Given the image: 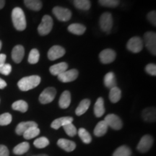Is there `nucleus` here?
I'll return each instance as SVG.
<instances>
[{"mask_svg":"<svg viewBox=\"0 0 156 156\" xmlns=\"http://www.w3.org/2000/svg\"><path fill=\"white\" fill-rule=\"evenodd\" d=\"M71 103V94L70 92L68 90H65L62 93V94L60 96L59 101H58V105L60 108L65 109L67 108L69 106Z\"/></svg>","mask_w":156,"mask_h":156,"instance_id":"6ab92c4d","label":"nucleus"},{"mask_svg":"<svg viewBox=\"0 0 156 156\" xmlns=\"http://www.w3.org/2000/svg\"><path fill=\"white\" fill-rule=\"evenodd\" d=\"M121 97H122V91L118 87H112L111 89L110 93H109V99H110L111 102L114 103L119 102V101L121 99Z\"/></svg>","mask_w":156,"mask_h":156,"instance_id":"bb28decb","label":"nucleus"},{"mask_svg":"<svg viewBox=\"0 0 156 156\" xmlns=\"http://www.w3.org/2000/svg\"><path fill=\"white\" fill-rule=\"evenodd\" d=\"M6 58H7V56H6L5 54H0V66L3 65L4 64H5Z\"/></svg>","mask_w":156,"mask_h":156,"instance_id":"37998d69","label":"nucleus"},{"mask_svg":"<svg viewBox=\"0 0 156 156\" xmlns=\"http://www.w3.org/2000/svg\"><path fill=\"white\" fill-rule=\"evenodd\" d=\"M105 112H106V109H105L104 107V101H103L102 98L100 97L98 98V100L95 103L94 114L95 116L99 118V117H101L105 114Z\"/></svg>","mask_w":156,"mask_h":156,"instance_id":"412c9836","label":"nucleus"},{"mask_svg":"<svg viewBox=\"0 0 156 156\" xmlns=\"http://www.w3.org/2000/svg\"><path fill=\"white\" fill-rule=\"evenodd\" d=\"M34 156H48L47 155H46V154H40V155H34Z\"/></svg>","mask_w":156,"mask_h":156,"instance_id":"49530a36","label":"nucleus"},{"mask_svg":"<svg viewBox=\"0 0 156 156\" xmlns=\"http://www.w3.org/2000/svg\"><path fill=\"white\" fill-rule=\"evenodd\" d=\"M143 44L145 45L146 48L153 55L156 54V34L155 32L145 33L143 38Z\"/></svg>","mask_w":156,"mask_h":156,"instance_id":"20e7f679","label":"nucleus"},{"mask_svg":"<svg viewBox=\"0 0 156 156\" xmlns=\"http://www.w3.org/2000/svg\"><path fill=\"white\" fill-rule=\"evenodd\" d=\"M12 120V115L9 113L0 115V126H7L9 124Z\"/></svg>","mask_w":156,"mask_h":156,"instance_id":"4c0bfd02","label":"nucleus"},{"mask_svg":"<svg viewBox=\"0 0 156 156\" xmlns=\"http://www.w3.org/2000/svg\"><path fill=\"white\" fill-rule=\"evenodd\" d=\"M41 83V77L38 75H31L22 78L17 83V86L22 91H28L36 87Z\"/></svg>","mask_w":156,"mask_h":156,"instance_id":"f03ea898","label":"nucleus"},{"mask_svg":"<svg viewBox=\"0 0 156 156\" xmlns=\"http://www.w3.org/2000/svg\"><path fill=\"white\" fill-rule=\"evenodd\" d=\"M104 85L105 86L108 88L112 89V87H116L117 82L116 80V77L114 73H107L104 77Z\"/></svg>","mask_w":156,"mask_h":156,"instance_id":"b1692460","label":"nucleus"},{"mask_svg":"<svg viewBox=\"0 0 156 156\" xmlns=\"http://www.w3.org/2000/svg\"><path fill=\"white\" fill-rule=\"evenodd\" d=\"M56 94V90L54 87H47L41 93L39 96V101L42 104H47L54 101Z\"/></svg>","mask_w":156,"mask_h":156,"instance_id":"6e6552de","label":"nucleus"},{"mask_svg":"<svg viewBox=\"0 0 156 156\" xmlns=\"http://www.w3.org/2000/svg\"><path fill=\"white\" fill-rule=\"evenodd\" d=\"M6 86H7V83L2 78H0V89H4Z\"/></svg>","mask_w":156,"mask_h":156,"instance_id":"c03bdc74","label":"nucleus"},{"mask_svg":"<svg viewBox=\"0 0 156 156\" xmlns=\"http://www.w3.org/2000/svg\"><path fill=\"white\" fill-rule=\"evenodd\" d=\"M153 144V138L151 135L143 136L137 145V150L140 153H146L151 149Z\"/></svg>","mask_w":156,"mask_h":156,"instance_id":"9d476101","label":"nucleus"},{"mask_svg":"<svg viewBox=\"0 0 156 156\" xmlns=\"http://www.w3.org/2000/svg\"><path fill=\"white\" fill-rule=\"evenodd\" d=\"M53 19L49 15H46L43 17L41 23L38 27V32L41 36H46L53 28Z\"/></svg>","mask_w":156,"mask_h":156,"instance_id":"7ed1b4c3","label":"nucleus"},{"mask_svg":"<svg viewBox=\"0 0 156 156\" xmlns=\"http://www.w3.org/2000/svg\"><path fill=\"white\" fill-rule=\"evenodd\" d=\"M68 68V64L66 62H61V63H58L54 65H52L50 67L49 71L53 75H59L60 74L64 73L67 71Z\"/></svg>","mask_w":156,"mask_h":156,"instance_id":"a211bd4d","label":"nucleus"},{"mask_svg":"<svg viewBox=\"0 0 156 156\" xmlns=\"http://www.w3.org/2000/svg\"><path fill=\"white\" fill-rule=\"evenodd\" d=\"M25 55L24 47L21 45H17L12 51V58L15 63H20Z\"/></svg>","mask_w":156,"mask_h":156,"instance_id":"4468645a","label":"nucleus"},{"mask_svg":"<svg viewBox=\"0 0 156 156\" xmlns=\"http://www.w3.org/2000/svg\"><path fill=\"white\" fill-rule=\"evenodd\" d=\"M65 49L63 47L56 45V46H52L48 50V58L51 61H54V60L58 59V58L62 57L65 54Z\"/></svg>","mask_w":156,"mask_h":156,"instance_id":"ddd939ff","label":"nucleus"},{"mask_svg":"<svg viewBox=\"0 0 156 156\" xmlns=\"http://www.w3.org/2000/svg\"><path fill=\"white\" fill-rule=\"evenodd\" d=\"M147 18L152 25H155V26L156 25V12L155 10L150 12L147 15Z\"/></svg>","mask_w":156,"mask_h":156,"instance_id":"a19ab883","label":"nucleus"},{"mask_svg":"<svg viewBox=\"0 0 156 156\" xmlns=\"http://www.w3.org/2000/svg\"><path fill=\"white\" fill-rule=\"evenodd\" d=\"M39 57H40L39 51L36 49V48H34V49L30 51V54H29L28 62L32 64L38 63L39 61Z\"/></svg>","mask_w":156,"mask_h":156,"instance_id":"f704fd0d","label":"nucleus"},{"mask_svg":"<svg viewBox=\"0 0 156 156\" xmlns=\"http://www.w3.org/2000/svg\"><path fill=\"white\" fill-rule=\"evenodd\" d=\"M116 56V52L114 50L106 48L101 52L99 54V58L103 64H110L114 61Z\"/></svg>","mask_w":156,"mask_h":156,"instance_id":"f8f14e48","label":"nucleus"},{"mask_svg":"<svg viewBox=\"0 0 156 156\" xmlns=\"http://www.w3.org/2000/svg\"><path fill=\"white\" fill-rule=\"evenodd\" d=\"M108 125L105 121H101L100 122L98 123V124L95 126V127L94 129V134L96 136H102L106 134V133L108 131Z\"/></svg>","mask_w":156,"mask_h":156,"instance_id":"5701e85b","label":"nucleus"},{"mask_svg":"<svg viewBox=\"0 0 156 156\" xmlns=\"http://www.w3.org/2000/svg\"><path fill=\"white\" fill-rule=\"evenodd\" d=\"M146 73L152 76L156 75V65L155 64H148L145 67Z\"/></svg>","mask_w":156,"mask_h":156,"instance_id":"ea45409f","label":"nucleus"},{"mask_svg":"<svg viewBox=\"0 0 156 156\" xmlns=\"http://www.w3.org/2000/svg\"><path fill=\"white\" fill-rule=\"evenodd\" d=\"M142 117L145 122H153L155 121V108L153 107L144 109L142 112Z\"/></svg>","mask_w":156,"mask_h":156,"instance_id":"aec40b11","label":"nucleus"},{"mask_svg":"<svg viewBox=\"0 0 156 156\" xmlns=\"http://www.w3.org/2000/svg\"><path fill=\"white\" fill-rule=\"evenodd\" d=\"M9 152L8 148L5 145H0V156H9Z\"/></svg>","mask_w":156,"mask_h":156,"instance_id":"79ce46f5","label":"nucleus"},{"mask_svg":"<svg viewBox=\"0 0 156 156\" xmlns=\"http://www.w3.org/2000/svg\"><path fill=\"white\" fill-rule=\"evenodd\" d=\"M90 105V101L89 99H84L80 103L79 106L75 110V114L77 116H81L87 112Z\"/></svg>","mask_w":156,"mask_h":156,"instance_id":"a878e982","label":"nucleus"},{"mask_svg":"<svg viewBox=\"0 0 156 156\" xmlns=\"http://www.w3.org/2000/svg\"><path fill=\"white\" fill-rule=\"evenodd\" d=\"M5 5V0H0V9H2Z\"/></svg>","mask_w":156,"mask_h":156,"instance_id":"a18cd8bd","label":"nucleus"},{"mask_svg":"<svg viewBox=\"0 0 156 156\" xmlns=\"http://www.w3.org/2000/svg\"><path fill=\"white\" fill-rule=\"evenodd\" d=\"M34 126H38V124L35 122H32V121H29V122H20L18 125L17 126L16 129H15V132L18 135H23L24 132L28 130V129L31 127H34Z\"/></svg>","mask_w":156,"mask_h":156,"instance_id":"dca6fc26","label":"nucleus"},{"mask_svg":"<svg viewBox=\"0 0 156 156\" xmlns=\"http://www.w3.org/2000/svg\"><path fill=\"white\" fill-rule=\"evenodd\" d=\"M35 147L39 149H41V148H44L49 145V141L46 137L45 136H41V137H39L38 139H36L34 142Z\"/></svg>","mask_w":156,"mask_h":156,"instance_id":"72a5a7b5","label":"nucleus"},{"mask_svg":"<svg viewBox=\"0 0 156 156\" xmlns=\"http://www.w3.org/2000/svg\"><path fill=\"white\" fill-rule=\"evenodd\" d=\"M53 14L57 18L58 20L62 22H67L72 17V12L69 9L62 7H55L53 8Z\"/></svg>","mask_w":156,"mask_h":156,"instance_id":"423d86ee","label":"nucleus"},{"mask_svg":"<svg viewBox=\"0 0 156 156\" xmlns=\"http://www.w3.org/2000/svg\"><path fill=\"white\" fill-rule=\"evenodd\" d=\"M105 122L106 123L108 126H110L113 129L119 130L122 128L123 123L121 119L117 115L111 114L107 115L105 117Z\"/></svg>","mask_w":156,"mask_h":156,"instance_id":"1a4fd4ad","label":"nucleus"},{"mask_svg":"<svg viewBox=\"0 0 156 156\" xmlns=\"http://www.w3.org/2000/svg\"><path fill=\"white\" fill-rule=\"evenodd\" d=\"M29 148H30V145H29L28 142H22V143H20L17 145L15 146L14 149H13V153H14L15 155H23V154L27 153L29 150Z\"/></svg>","mask_w":156,"mask_h":156,"instance_id":"cd10ccee","label":"nucleus"},{"mask_svg":"<svg viewBox=\"0 0 156 156\" xmlns=\"http://www.w3.org/2000/svg\"><path fill=\"white\" fill-rule=\"evenodd\" d=\"M39 134H40V129L38 128V126H34V127H31L26 130L23 135L25 139L30 140L36 137Z\"/></svg>","mask_w":156,"mask_h":156,"instance_id":"7c9ffc66","label":"nucleus"},{"mask_svg":"<svg viewBox=\"0 0 156 156\" xmlns=\"http://www.w3.org/2000/svg\"><path fill=\"white\" fill-rule=\"evenodd\" d=\"M12 72V67L9 64H4L0 66V73L4 75H9Z\"/></svg>","mask_w":156,"mask_h":156,"instance_id":"58836bf2","label":"nucleus"},{"mask_svg":"<svg viewBox=\"0 0 156 156\" xmlns=\"http://www.w3.org/2000/svg\"><path fill=\"white\" fill-rule=\"evenodd\" d=\"M101 30L106 34H109L113 27V17L110 12H104L101 15L99 20Z\"/></svg>","mask_w":156,"mask_h":156,"instance_id":"39448f33","label":"nucleus"},{"mask_svg":"<svg viewBox=\"0 0 156 156\" xmlns=\"http://www.w3.org/2000/svg\"><path fill=\"white\" fill-rule=\"evenodd\" d=\"M68 30L69 31L71 34H73L77 36H80V35L84 34V33L86 30V27L85 25L80 24V23H73L69 25L68 27Z\"/></svg>","mask_w":156,"mask_h":156,"instance_id":"4be33fe9","label":"nucleus"},{"mask_svg":"<svg viewBox=\"0 0 156 156\" xmlns=\"http://www.w3.org/2000/svg\"><path fill=\"white\" fill-rule=\"evenodd\" d=\"M63 128L67 135H69V136H75L76 134L77 133V129H76L73 123H69V124H66V125L63 126Z\"/></svg>","mask_w":156,"mask_h":156,"instance_id":"e433bc0d","label":"nucleus"},{"mask_svg":"<svg viewBox=\"0 0 156 156\" xmlns=\"http://www.w3.org/2000/svg\"><path fill=\"white\" fill-rule=\"evenodd\" d=\"M99 5L106 7H116L120 3V0H98Z\"/></svg>","mask_w":156,"mask_h":156,"instance_id":"c9c22d12","label":"nucleus"},{"mask_svg":"<svg viewBox=\"0 0 156 156\" xmlns=\"http://www.w3.org/2000/svg\"><path fill=\"white\" fill-rule=\"evenodd\" d=\"M73 118L71 116H64L61 117V118L56 119L52 122L51 126L54 129H58L61 126H64L66 124H69V123H73Z\"/></svg>","mask_w":156,"mask_h":156,"instance_id":"2eb2a0df","label":"nucleus"},{"mask_svg":"<svg viewBox=\"0 0 156 156\" xmlns=\"http://www.w3.org/2000/svg\"><path fill=\"white\" fill-rule=\"evenodd\" d=\"M12 108L15 111H18V112H20L22 113H25L28 111V105L25 101L20 100L13 103L12 105Z\"/></svg>","mask_w":156,"mask_h":156,"instance_id":"c85d7f7f","label":"nucleus"},{"mask_svg":"<svg viewBox=\"0 0 156 156\" xmlns=\"http://www.w3.org/2000/svg\"><path fill=\"white\" fill-rule=\"evenodd\" d=\"M25 5L29 9L34 11H39L42 8L41 0H24Z\"/></svg>","mask_w":156,"mask_h":156,"instance_id":"393cba45","label":"nucleus"},{"mask_svg":"<svg viewBox=\"0 0 156 156\" xmlns=\"http://www.w3.org/2000/svg\"><path fill=\"white\" fill-rule=\"evenodd\" d=\"M57 145L59 147L67 152H72L76 148V144L71 140L66 139H59L57 142Z\"/></svg>","mask_w":156,"mask_h":156,"instance_id":"f3484780","label":"nucleus"},{"mask_svg":"<svg viewBox=\"0 0 156 156\" xmlns=\"http://www.w3.org/2000/svg\"><path fill=\"white\" fill-rule=\"evenodd\" d=\"M143 41L140 37H132L128 41L126 44V48L129 51L133 53H139L143 48Z\"/></svg>","mask_w":156,"mask_h":156,"instance_id":"0eeeda50","label":"nucleus"},{"mask_svg":"<svg viewBox=\"0 0 156 156\" xmlns=\"http://www.w3.org/2000/svg\"><path fill=\"white\" fill-rule=\"evenodd\" d=\"M79 73L77 69H73L70 70H67L64 73L60 74L58 75V80L62 82V83H69V82H73L77 79Z\"/></svg>","mask_w":156,"mask_h":156,"instance_id":"9b49d317","label":"nucleus"},{"mask_svg":"<svg viewBox=\"0 0 156 156\" xmlns=\"http://www.w3.org/2000/svg\"><path fill=\"white\" fill-rule=\"evenodd\" d=\"M132 151L130 148L126 145H122L118 147L113 153V156H130Z\"/></svg>","mask_w":156,"mask_h":156,"instance_id":"2f4dec72","label":"nucleus"},{"mask_svg":"<svg viewBox=\"0 0 156 156\" xmlns=\"http://www.w3.org/2000/svg\"><path fill=\"white\" fill-rule=\"evenodd\" d=\"M73 4L76 8L81 10H88L91 7L90 0H74Z\"/></svg>","mask_w":156,"mask_h":156,"instance_id":"c756f323","label":"nucleus"},{"mask_svg":"<svg viewBox=\"0 0 156 156\" xmlns=\"http://www.w3.org/2000/svg\"><path fill=\"white\" fill-rule=\"evenodd\" d=\"M2 46V41H0V50H1Z\"/></svg>","mask_w":156,"mask_h":156,"instance_id":"de8ad7c7","label":"nucleus"},{"mask_svg":"<svg viewBox=\"0 0 156 156\" xmlns=\"http://www.w3.org/2000/svg\"><path fill=\"white\" fill-rule=\"evenodd\" d=\"M78 135L80 137L82 141L85 144H90V142L92 140L90 134L84 128H80L78 130Z\"/></svg>","mask_w":156,"mask_h":156,"instance_id":"473e14b6","label":"nucleus"},{"mask_svg":"<svg viewBox=\"0 0 156 156\" xmlns=\"http://www.w3.org/2000/svg\"><path fill=\"white\" fill-rule=\"evenodd\" d=\"M12 20L15 29L23 31L26 28V19L23 10L20 7H15L12 12Z\"/></svg>","mask_w":156,"mask_h":156,"instance_id":"f257e3e1","label":"nucleus"}]
</instances>
